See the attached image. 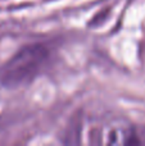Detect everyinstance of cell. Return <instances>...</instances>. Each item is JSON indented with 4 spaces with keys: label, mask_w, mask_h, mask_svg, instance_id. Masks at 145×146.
<instances>
[{
    "label": "cell",
    "mask_w": 145,
    "mask_h": 146,
    "mask_svg": "<svg viewBox=\"0 0 145 146\" xmlns=\"http://www.w3.org/2000/svg\"><path fill=\"white\" fill-rule=\"evenodd\" d=\"M100 144L107 145H126V144H136L135 132L130 126L126 124L113 123L105 126L99 132V141Z\"/></svg>",
    "instance_id": "obj_2"
},
{
    "label": "cell",
    "mask_w": 145,
    "mask_h": 146,
    "mask_svg": "<svg viewBox=\"0 0 145 146\" xmlns=\"http://www.w3.org/2000/svg\"><path fill=\"white\" fill-rule=\"evenodd\" d=\"M49 53L43 45H26L14 54L0 69V82L5 87L15 88L30 83L43 66Z\"/></svg>",
    "instance_id": "obj_1"
}]
</instances>
